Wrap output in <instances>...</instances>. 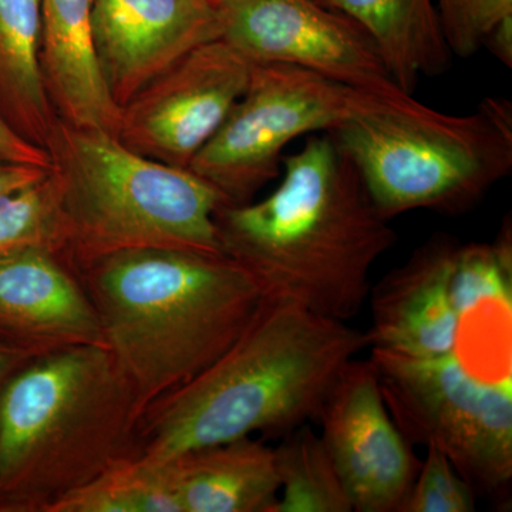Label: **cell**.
Masks as SVG:
<instances>
[{
  "label": "cell",
  "mask_w": 512,
  "mask_h": 512,
  "mask_svg": "<svg viewBox=\"0 0 512 512\" xmlns=\"http://www.w3.org/2000/svg\"><path fill=\"white\" fill-rule=\"evenodd\" d=\"M77 275L143 414L215 362L265 298L247 269L224 254L133 249Z\"/></svg>",
  "instance_id": "3"
},
{
  "label": "cell",
  "mask_w": 512,
  "mask_h": 512,
  "mask_svg": "<svg viewBox=\"0 0 512 512\" xmlns=\"http://www.w3.org/2000/svg\"><path fill=\"white\" fill-rule=\"evenodd\" d=\"M220 26V39L249 63L291 64L366 92L400 90L372 36L319 0H220Z\"/></svg>",
  "instance_id": "9"
},
{
  "label": "cell",
  "mask_w": 512,
  "mask_h": 512,
  "mask_svg": "<svg viewBox=\"0 0 512 512\" xmlns=\"http://www.w3.org/2000/svg\"><path fill=\"white\" fill-rule=\"evenodd\" d=\"M163 461V460H158ZM183 512H274V448L245 437L167 458Z\"/></svg>",
  "instance_id": "16"
},
{
  "label": "cell",
  "mask_w": 512,
  "mask_h": 512,
  "mask_svg": "<svg viewBox=\"0 0 512 512\" xmlns=\"http://www.w3.org/2000/svg\"><path fill=\"white\" fill-rule=\"evenodd\" d=\"M328 134L387 221L413 210L461 214L512 168V106L495 97L451 116L399 90Z\"/></svg>",
  "instance_id": "6"
},
{
  "label": "cell",
  "mask_w": 512,
  "mask_h": 512,
  "mask_svg": "<svg viewBox=\"0 0 512 512\" xmlns=\"http://www.w3.org/2000/svg\"><path fill=\"white\" fill-rule=\"evenodd\" d=\"M0 342L33 357L106 346L79 275L62 256L39 249L0 261Z\"/></svg>",
  "instance_id": "13"
},
{
  "label": "cell",
  "mask_w": 512,
  "mask_h": 512,
  "mask_svg": "<svg viewBox=\"0 0 512 512\" xmlns=\"http://www.w3.org/2000/svg\"><path fill=\"white\" fill-rule=\"evenodd\" d=\"M318 423L353 511H402L420 464L387 409L372 360H350Z\"/></svg>",
  "instance_id": "11"
},
{
  "label": "cell",
  "mask_w": 512,
  "mask_h": 512,
  "mask_svg": "<svg viewBox=\"0 0 512 512\" xmlns=\"http://www.w3.org/2000/svg\"><path fill=\"white\" fill-rule=\"evenodd\" d=\"M174 508L163 467L136 456L64 495L47 512H171Z\"/></svg>",
  "instance_id": "20"
},
{
  "label": "cell",
  "mask_w": 512,
  "mask_h": 512,
  "mask_svg": "<svg viewBox=\"0 0 512 512\" xmlns=\"http://www.w3.org/2000/svg\"><path fill=\"white\" fill-rule=\"evenodd\" d=\"M143 410L106 346L33 357L0 396V512H47L140 456Z\"/></svg>",
  "instance_id": "4"
},
{
  "label": "cell",
  "mask_w": 512,
  "mask_h": 512,
  "mask_svg": "<svg viewBox=\"0 0 512 512\" xmlns=\"http://www.w3.org/2000/svg\"><path fill=\"white\" fill-rule=\"evenodd\" d=\"M251 70L222 39L197 46L121 107L116 136L141 156L188 170L247 90Z\"/></svg>",
  "instance_id": "10"
},
{
  "label": "cell",
  "mask_w": 512,
  "mask_h": 512,
  "mask_svg": "<svg viewBox=\"0 0 512 512\" xmlns=\"http://www.w3.org/2000/svg\"><path fill=\"white\" fill-rule=\"evenodd\" d=\"M387 409L410 443L443 451L476 493L500 500L512 481V382H490L453 353L370 349Z\"/></svg>",
  "instance_id": "7"
},
{
  "label": "cell",
  "mask_w": 512,
  "mask_h": 512,
  "mask_svg": "<svg viewBox=\"0 0 512 512\" xmlns=\"http://www.w3.org/2000/svg\"><path fill=\"white\" fill-rule=\"evenodd\" d=\"M448 49L471 57L501 20L512 16V0H434Z\"/></svg>",
  "instance_id": "23"
},
{
  "label": "cell",
  "mask_w": 512,
  "mask_h": 512,
  "mask_svg": "<svg viewBox=\"0 0 512 512\" xmlns=\"http://www.w3.org/2000/svg\"><path fill=\"white\" fill-rule=\"evenodd\" d=\"M32 359L28 353L0 342V396L9 380Z\"/></svg>",
  "instance_id": "27"
},
{
  "label": "cell",
  "mask_w": 512,
  "mask_h": 512,
  "mask_svg": "<svg viewBox=\"0 0 512 512\" xmlns=\"http://www.w3.org/2000/svg\"><path fill=\"white\" fill-rule=\"evenodd\" d=\"M52 168L36 165L0 163V197L45 178Z\"/></svg>",
  "instance_id": "25"
},
{
  "label": "cell",
  "mask_w": 512,
  "mask_h": 512,
  "mask_svg": "<svg viewBox=\"0 0 512 512\" xmlns=\"http://www.w3.org/2000/svg\"><path fill=\"white\" fill-rule=\"evenodd\" d=\"M484 46L508 69L512 67V16L501 20L485 39Z\"/></svg>",
  "instance_id": "26"
},
{
  "label": "cell",
  "mask_w": 512,
  "mask_h": 512,
  "mask_svg": "<svg viewBox=\"0 0 512 512\" xmlns=\"http://www.w3.org/2000/svg\"><path fill=\"white\" fill-rule=\"evenodd\" d=\"M42 2V59L46 89L57 117L116 134L120 107L101 77L92 43L93 0Z\"/></svg>",
  "instance_id": "15"
},
{
  "label": "cell",
  "mask_w": 512,
  "mask_h": 512,
  "mask_svg": "<svg viewBox=\"0 0 512 512\" xmlns=\"http://www.w3.org/2000/svg\"><path fill=\"white\" fill-rule=\"evenodd\" d=\"M46 150L59 184L63 258L76 274L133 249L224 254L215 224L224 198L187 168L158 163L110 131L59 117Z\"/></svg>",
  "instance_id": "5"
},
{
  "label": "cell",
  "mask_w": 512,
  "mask_h": 512,
  "mask_svg": "<svg viewBox=\"0 0 512 512\" xmlns=\"http://www.w3.org/2000/svg\"><path fill=\"white\" fill-rule=\"evenodd\" d=\"M457 249L456 241L437 235L370 289L372 329L366 333L367 348L409 357L453 352L457 316L450 284Z\"/></svg>",
  "instance_id": "14"
},
{
  "label": "cell",
  "mask_w": 512,
  "mask_h": 512,
  "mask_svg": "<svg viewBox=\"0 0 512 512\" xmlns=\"http://www.w3.org/2000/svg\"><path fill=\"white\" fill-rule=\"evenodd\" d=\"M382 94L389 93L355 89L291 64H252L247 90L188 170L225 204H248L281 174L289 143L328 133Z\"/></svg>",
  "instance_id": "8"
},
{
  "label": "cell",
  "mask_w": 512,
  "mask_h": 512,
  "mask_svg": "<svg viewBox=\"0 0 512 512\" xmlns=\"http://www.w3.org/2000/svg\"><path fill=\"white\" fill-rule=\"evenodd\" d=\"M90 25L101 77L121 109L192 49L220 39V0H93Z\"/></svg>",
  "instance_id": "12"
},
{
  "label": "cell",
  "mask_w": 512,
  "mask_h": 512,
  "mask_svg": "<svg viewBox=\"0 0 512 512\" xmlns=\"http://www.w3.org/2000/svg\"><path fill=\"white\" fill-rule=\"evenodd\" d=\"M0 163L36 165L52 168L50 154L45 148L35 146L13 130L0 114Z\"/></svg>",
  "instance_id": "24"
},
{
  "label": "cell",
  "mask_w": 512,
  "mask_h": 512,
  "mask_svg": "<svg viewBox=\"0 0 512 512\" xmlns=\"http://www.w3.org/2000/svg\"><path fill=\"white\" fill-rule=\"evenodd\" d=\"M409 497L400 512H473L476 491L457 473L446 454L427 444Z\"/></svg>",
  "instance_id": "22"
},
{
  "label": "cell",
  "mask_w": 512,
  "mask_h": 512,
  "mask_svg": "<svg viewBox=\"0 0 512 512\" xmlns=\"http://www.w3.org/2000/svg\"><path fill=\"white\" fill-rule=\"evenodd\" d=\"M42 32L40 0H0V114L46 150L57 114L43 76Z\"/></svg>",
  "instance_id": "18"
},
{
  "label": "cell",
  "mask_w": 512,
  "mask_h": 512,
  "mask_svg": "<svg viewBox=\"0 0 512 512\" xmlns=\"http://www.w3.org/2000/svg\"><path fill=\"white\" fill-rule=\"evenodd\" d=\"M359 23L375 40L393 82L413 94L421 76L447 72L453 53L434 0H319Z\"/></svg>",
  "instance_id": "17"
},
{
  "label": "cell",
  "mask_w": 512,
  "mask_h": 512,
  "mask_svg": "<svg viewBox=\"0 0 512 512\" xmlns=\"http://www.w3.org/2000/svg\"><path fill=\"white\" fill-rule=\"evenodd\" d=\"M282 167L281 184L264 200L215 212L222 252L265 298L348 322L369 299L370 272L396 232L328 133L309 136Z\"/></svg>",
  "instance_id": "1"
},
{
  "label": "cell",
  "mask_w": 512,
  "mask_h": 512,
  "mask_svg": "<svg viewBox=\"0 0 512 512\" xmlns=\"http://www.w3.org/2000/svg\"><path fill=\"white\" fill-rule=\"evenodd\" d=\"M281 491L274 512H352V504L322 436L308 423L274 448Z\"/></svg>",
  "instance_id": "19"
},
{
  "label": "cell",
  "mask_w": 512,
  "mask_h": 512,
  "mask_svg": "<svg viewBox=\"0 0 512 512\" xmlns=\"http://www.w3.org/2000/svg\"><path fill=\"white\" fill-rule=\"evenodd\" d=\"M367 348L366 333L296 303L264 298L239 338L141 419L140 456L278 434L316 421L333 384Z\"/></svg>",
  "instance_id": "2"
},
{
  "label": "cell",
  "mask_w": 512,
  "mask_h": 512,
  "mask_svg": "<svg viewBox=\"0 0 512 512\" xmlns=\"http://www.w3.org/2000/svg\"><path fill=\"white\" fill-rule=\"evenodd\" d=\"M64 245L59 184L53 170L37 183L0 197V261L35 249L63 258Z\"/></svg>",
  "instance_id": "21"
}]
</instances>
